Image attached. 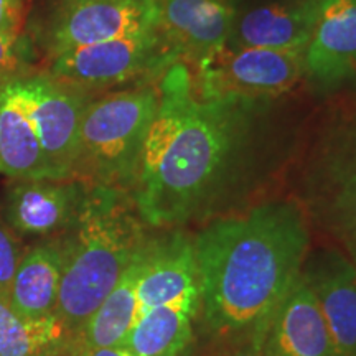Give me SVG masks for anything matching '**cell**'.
I'll return each instance as SVG.
<instances>
[{
	"instance_id": "1",
	"label": "cell",
	"mask_w": 356,
	"mask_h": 356,
	"mask_svg": "<svg viewBox=\"0 0 356 356\" xmlns=\"http://www.w3.org/2000/svg\"><path fill=\"white\" fill-rule=\"evenodd\" d=\"M292 139L280 97H204L177 61L159 84L131 191L137 213L155 229L234 213L280 167Z\"/></svg>"
},
{
	"instance_id": "2",
	"label": "cell",
	"mask_w": 356,
	"mask_h": 356,
	"mask_svg": "<svg viewBox=\"0 0 356 356\" xmlns=\"http://www.w3.org/2000/svg\"><path fill=\"white\" fill-rule=\"evenodd\" d=\"M193 248L204 323L233 338L269 318L299 277L310 225L299 202L270 200L204 222Z\"/></svg>"
},
{
	"instance_id": "3",
	"label": "cell",
	"mask_w": 356,
	"mask_h": 356,
	"mask_svg": "<svg viewBox=\"0 0 356 356\" xmlns=\"http://www.w3.org/2000/svg\"><path fill=\"white\" fill-rule=\"evenodd\" d=\"M147 228L131 193L86 186L76 218L60 233L63 267L55 317L71 341L139 252Z\"/></svg>"
},
{
	"instance_id": "4",
	"label": "cell",
	"mask_w": 356,
	"mask_h": 356,
	"mask_svg": "<svg viewBox=\"0 0 356 356\" xmlns=\"http://www.w3.org/2000/svg\"><path fill=\"white\" fill-rule=\"evenodd\" d=\"M157 109L159 89L152 84L92 97L79 129L73 180L131 193Z\"/></svg>"
},
{
	"instance_id": "5",
	"label": "cell",
	"mask_w": 356,
	"mask_h": 356,
	"mask_svg": "<svg viewBox=\"0 0 356 356\" xmlns=\"http://www.w3.org/2000/svg\"><path fill=\"white\" fill-rule=\"evenodd\" d=\"M307 220L356 262V113L337 115L312 147L302 178Z\"/></svg>"
},
{
	"instance_id": "6",
	"label": "cell",
	"mask_w": 356,
	"mask_h": 356,
	"mask_svg": "<svg viewBox=\"0 0 356 356\" xmlns=\"http://www.w3.org/2000/svg\"><path fill=\"white\" fill-rule=\"evenodd\" d=\"M160 26L159 0H42L25 22L37 55L66 51Z\"/></svg>"
},
{
	"instance_id": "7",
	"label": "cell",
	"mask_w": 356,
	"mask_h": 356,
	"mask_svg": "<svg viewBox=\"0 0 356 356\" xmlns=\"http://www.w3.org/2000/svg\"><path fill=\"white\" fill-rule=\"evenodd\" d=\"M180 61L170 40L157 26L66 51L48 61L47 70L61 81L97 95L118 86H142L162 79L165 71Z\"/></svg>"
},
{
	"instance_id": "8",
	"label": "cell",
	"mask_w": 356,
	"mask_h": 356,
	"mask_svg": "<svg viewBox=\"0 0 356 356\" xmlns=\"http://www.w3.org/2000/svg\"><path fill=\"white\" fill-rule=\"evenodd\" d=\"M20 86L51 178L73 180L83 114L97 95L61 81L47 68L37 66L22 71Z\"/></svg>"
},
{
	"instance_id": "9",
	"label": "cell",
	"mask_w": 356,
	"mask_h": 356,
	"mask_svg": "<svg viewBox=\"0 0 356 356\" xmlns=\"http://www.w3.org/2000/svg\"><path fill=\"white\" fill-rule=\"evenodd\" d=\"M195 88L204 97L277 99L305 78V50H225L198 70Z\"/></svg>"
},
{
	"instance_id": "10",
	"label": "cell",
	"mask_w": 356,
	"mask_h": 356,
	"mask_svg": "<svg viewBox=\"0 0 356 356\" xmlns=\"http://www.w3.org/2000/svg\"><path fill=\"white\" fill-rule=\"evenodd\" d=\"M140 314L162 305L200 309V279L193 236L181 228L147 236L140 249Z\"/></svg>"
},
{
	"instance_id": "11",
	"label": "cell",
	"mask_w": 356,
	"mask_h": 356,
	"mask_svg": "<svg viewBox=\"0 0 356 356\" xmlns=\"http://www.w3.org/2000/svg\"><path fill=\"white\" fill-rule=\"evenodd\" d=\"M305 79L318 96L356 91V0H322Z\"/></svg>"
},
{
	"instance_id": "12",
	"label": "cell",
	"mask_w": 356,
	"mask_h": 356,
	"mask_svg": "<svg viewBox=\"0 0 356 356\" xmlns=\"http://www.w3.org/2000/svg\"><path fill=\"white\" fill-rule=\"evenodd\" d=\"M320 3L322 0H234L236 13L226 50H307Z\"/></svg>"
},
{
	"instance_id": "13",
	"label": "cell",
	"mask_w": 356,
	"mask_h": 356,
	"mask_svg": "<svg viewBox=\"0 0 356 356\" xmlns=\"http://www.w3.org/2000/svg\"><path fill=\"white\" fill-rule=\"evenodd\" d=\"M302 275L314 292L338 356H356V262L337 248L310 249Z\"/></svg>"
},
{
	"instance_id": "14",
	"label": "cell",
	"mask_w": 356,
	"mask_h": 356,
	"mask_svg": "<svg viewBox=\"0 0 356 356\" xmlns=\"http://www.w3.org/2000/svg\"><path fill=\"white\" fill-rule=\"evenodd\" d=\"M84 193L86 185L78 180H12L0 211L19 234L47 238L70 228Z\"/></svg>"
},
{
	"instance_id": "15",
	"label": "cell",
	"mask_w": 356,
	"mask_h": 356,
	"mask_svg": "<svg viewBox=\"0 0 356 356\" xmlns=\"http://www.w3.org/2000/svg\"><path fill=\"white\" fill-rule=\"evenodd\" d=\"M160 29L178 55L202 70L228 47L234 0H159Z\"/></svg>"
},
{
	"instance_id": "16",
	"label": "cell",
	"mask_w": 356,
	"mask_h": 356,
	"mask_svg": "<svg viewBox=\"0 0 356 356\" xmlns=\"http://www.w3.org/2000/svg\"><path fill=\"white\" fill-rule=\"evenodd\" d=\"M264 348L267 356H338L318 302L302 273L270 315Z\"/></svg>"
},
{
	"instance_id": "17",
	"label": "cell",
	"mask_w": 356,
	"mask_h": 356,
	"mask_svg": "<svg viewBox=\"0 0 356 356\" xmlns=\"http://www.w3.org/2000/svg\"><path fill=\"white\" fill-rule=\"evenodd\" d=\"M20 73L0 81V173L10 180L51 178L26 109Z\"/></svg>"
},
{
	"instance_id": "18",
	"label": "cell",
	"mask_w": 356,
	"mask_h": 356,
	"mask_svg": "<svg viewBox=\"0 0 356 356\" xmlns=\"http://www.w3.org/2000/svg\"><path fill=\"white\" fill-rule=\"evenodd\" d=\"M60 234L26 248L12 282L10 307L20 317L42 322L55 317L61 284Z\"/></svg>"
},
{
	"instance_id": "19",
	"label": "cell",
	"mask_w": 356,
	"mask_h": 356,
	"mask_svg": "<svg viewBox=\"0 0 356 356\" xmlns=\"http://www.w3.org/2000/svg\"><path fill=\"white\" fill-rule=\"evenodd\" d=\"M140 249L124 270L119 282L83 327L74 341L78 353L81 350L124 343L140 314L139 296H137L140 279Z\"/></svg>"
},
{
	"instance_id": "20",
	"label": "cell",
	"mask_w": 356,
	"mask_h": 356,
	"mask_svg": "<svg viewBox=\"0 0 356 356\" xmlns=\"http://www.w3.org/2000/svg\"><path fill=\"white\" fill-rule=\"evenodd\" d=\"M200 309L190 305H162L139 314L124 340L134 356H181L193 337Z\"/></svg>"
},
{
	"instance_id": "21",
	"label": "cell",
	"mask_w": 356,
	"mask_h": 356,
	"mask_svg": "<svg viewBox=\"0 0 356 356\" xmlns=\"http://www.w3.org/2000/svg\"><path fill=\"white\" fill-rule=\"evenodd\" d=\"M71 340L56 317L32 322L0 300V356H65Z\"/></svg>"
},
{
	"instance_id": "22",
	"label": "cell",
	"mask_w": 356,
	"mask_h": 356,
	"mask_svg": "<svg viewBox=\"0 0 356 356\" xmlns=\"http://www.w3.org/2000/svg\"><path fill=\"white\" fill-rule=\"evenodd\" d=\"M35 58L37 51L25 29L20 32H0V81L32 68Z\"/></svg>"
},
{
	"instance_id": "23",
	"label": "cell",
	"mask_w": 356,
	"mask_h": 356,
	"mask_svg": "<svg viewBox=\"0 0 356 356\" xmlns=\"http://www.w3.org/2000/svg\"><path fill=\"white\" fill-rule=\"evenodd\" d=\"M20 236L8 225L0 211V300L8 304H10L13 277L26 251Z\"/></svg>"
},
{
	"instance_id": "24",
	"label": "cell",
	"mask_w": 356,
	"mask_h": 356,
	"mask_svg": "<svg viewBox=\"0 0 356 356\" xmlns=\"http://www.w3.org/2000/svg\"><path fill=\"white\" fill-rule=\"evenodd\" d=\"M269 318L254 325V327L249 328L248 332L241 333V335L233 337L236 338V343L222 356H267L264 340Z\"/></svg>"
},
{
	"instance_id": "25",
	"label": "cell",
	"mask_w": 356,
	"mask_h": 356,
	"mask_svg": "<svg viewBox=\"0 0 356 356\" xmlns=\"http://www.w3.org/2000/svg\"><path fill=\"white\" fill-rule=\"evenodd\" d=\"M26 15V0H0V32L24 30Z\"/></svg>"
},
{
	"instance_id": "26",
	"label": "cell",
	"mask_w": 356,
	"mask_h": 356,
	"mask_svg": "<svg viewBox=\"0 0 356 356\" xmlns=\"http://www.w3.org/2000/svg\"><path fill=\"white\" fill-rule=\"evenodd\" d=\"M78 356H134L124 345L101 346V348L81 350Z\"/></svg>"
}]
</instances>
